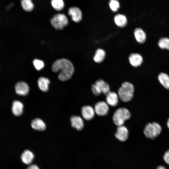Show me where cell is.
Listing matches in <instances>:
<instances>
[{"label":"cell","instance_id":"6da1fadb","mask_svg":"<svg viewBox=\"0 0 169 169\" xmlns=\"http://www.w3.org/2000/svg\"><path fill=\"white\" fill-rule=\"evenodd\" d=\"M53 71L57 72L60 71L58 77L62 81H65L70 79L74 72L73 64L69 60L65 59L57 60L54 62L52 67Z\"/></svg>","mask_w":169,"mask_h":169},{"label":"cell","instance_id":"7a4b0ae2","mask_svg":"<svg viewBox=\"0 0 169 169\" xmlns=\"http://www.w3.org/2000/svg\"><path fill=\"white\" fill-rule=\"evenodd\" d=\"M134 90V86L131 83L127 81L125 82L118 89V96L123 102H129L133 97Z\"/></svg>","mask_w":169,"mask_h":169},{"label":"cell","instance_id":"3957f363","mask_svg":"<svg viewBox=\"0 0 169 169\" xmlns=\"http://www.w3.org/2000/svg\"><path fill=\"white\" fill-rule=\"evenodd\" d=\"M131 114L129 110L124 108L118 109L114 113L113 120L118 126L123 125L125 121L130 119Z\"/></svg>","mask_w":169,"mask_h":169},{"label":"cell","instance_id":"277c9868","mask_svg":"<svg viewBox=\"0 0 169 169\" xmlns=\"http://www.w3.org/2000/svg\"><path fill=\"white\" fill-rule=\"evenodd\" d=\"M162 128L161 125L156 122L149 123L146 125L144 133L148 138L154 139L161 133Z\"/></svg>","mask_w":169,"mask_h":169},{"label":"cell","instance_id":"5b68a950","mask_svg":"<svg viewBox=\"0 0 169 169\" xmlns=\"http://www.w3.org/2000/svg\"><path fill=\"white\" fill-rule=\"evenodd\" d=\"M52 25L56 29L61 30L69 23L68 19L66 15L63 13L55 14L50 19Z\"/></svg>","mask_w":169,"mask_h":169},{"label":"cell","instance_id":"8992f818","mask_svg":"<svg viewBox=\"0 0 169 169\" xmlns=\"http://www.w3.org/2000/svg\"><path fill=\"white\" fill-rule=\"evenodd\" d=\"M92 90L93 94L98 96L103 93L106 94L110 91L109 84L102 79H99L95 81L92 86Z\"/></svg>","mask_w":169,"mask_h":169},{"label":"cell","instance_id":"52a82bcc","mask_svg":"<svg viewBox=\"0 0 169 169\" xmlns=\"http://www.w3.org/2000/svg\"><path fill=\"white\" fill-rule=\"evenodd\" d=\"M95 112L100 116L106 115L109 111V107L107 103L104 101H99L95 106Z\"/></svg>","mask_w":169,"mask_h":169},{"label":"cell","instance_id":"ba28073f","mask_svg":"<svg viewBox=\"0 0 169 169\" xmlns=\"http://www.w3.org/2000/svg\"><path fill=\"white\" fill-rule=\"evenodd\" d=\"M129 132L127 128L123 125L118 126L115 134V137L121 141H125L128 139Z\"/></svg>","mask_w":169,"mask_h":169},{"label":"cell","instance_id":"9c48e42d","mask_svg":"<svg viewBox=\"0 0 169 169\" xmlns=\"http://www.w3.org/2000/svg\"><path fill=\"white\" fill-rule=\"evenodd\" d=\"M68 14L72 20L76 23L79 22L82 18V13L80 9L76 7H72L68 9Z\"/></svg>","mask_w":169,"mask_h":169},{"label":"cell","instance_id":"30bf717a","mask_svg":"<svg viewBox=\"0 0 169 169\" xmlns=\"http://www.w3.org/2000/svg\"><path fill=\"white\" fill-rule=\"evenodd\" d=\"M16 93L19 95L25 96L29 91V87L28 84L23 81L17 82L15 86Z\"/></svg>","mask_w":169,"mask_h":169},{"label":"cell","instance_id":"8fae6325","mask_svg":"<svg viewBox=\"0 0 169 169\" xmlns=\"http://www.w3.org/2000/svg\"><path fill=\"white\" fill-rule=\"evenodd\" d=\"M128 60L130 64L135 67L140 66L143 62L142 56L137 53L131 54L129 56Z\"/></svg>","mask_w":169,"mask_h":169},{"label":"cell","instance_id":"7c38bea8","mask_svg":"<svg viewBox=\"0 0 169 169\" xmlns=\"http://www.w3.org/2000/svg\"><path fill=\"white\" fill-rule=\"evenodd\" d=\"M83 117L88 120L92 119L94 116L95 111L93 108L89 105H86L82 107L81 110Z\"/></svg>","mask_w":169,"mask_h":169},{"label":"cell","instance_id":"4fadbf2b","mask_svg":"<svg viewBox=\"0 0 169 169\" xmlns=\"http://www.w3.org/2000/svg\"><path fill=\"white\" fill-rule=\"evenodd\" d=\"M118 95L115 92L110 91L106 94V103L110 106H115L118 103Z\"/></svg>","mask_w":169,"mask_h":169},{"label":"cell","instance_id":"5bb4252c","mask_svg":"<svg viewBox=\"0 0 169 169\" xmlns=\"http://www.w3.org/2000/svg\"><path fill=\"white\" fill-rule=\"evenodd\" d=\"M134 34L136 40L139 43L143 44L146 41V33L141 28H135Z\"/></svg>","mask_w":169,"mask_h":169},{"label":"cell","instance_id":"9a60e30c","mask_svg":"<svg viewBox=\"0 0 169 169\" xmlns=\"http://www.w3.org/2000/svg\"><path fill=\"white\" fill-rule=\"evenodd\" d=\"M23 105L22 102L18 100L13 101L12 107V111L15 116L21 115L23 113Z\"/></svg>","mask_w":169,"mask_h":169},{"label":"cell","instance_id":"2e32d148","mask_svg":"<svg viewBox=\"0 0 169 169\" xmlns=\"http://www.w3.org/2000/svg\"><path fill=\"white\" fill-rule=\"evenodd\" d=\"M70 121L72 126L79 131L82 130L84 126L83 120L79 116H73L71 117Z\"/></svg>","mask_w":169,"mask_h":169},{"label":"cell","instance_id":"e0dca14e","mask_svg":"<svg viewBox=\"0 0 169 169\" xmlns=\"http://www.w3.org/2000/svg\"><path fill=\"white\" fill-rule=\"evenodd\" d=\"M114 21L116 25L119 27H125L127 23V20L126 16L122 14H118L114 17Z\"/></svg>","mask_w":169,"mask_h":169},{"label":"cell","instance_id":"ac0fdd59","mask_svg":"<svg viewBox=\"0 0 169 169\" xmlns=\"http://www.w3.org/2000/svg\"><path fill=\"white\" fill-rule=\"evenodd\" d=\"M106 52L102 49H98L95 51L93 57V60L96 63H100L102 62L106 56Z\"/></svg>","mask_w":169,"mask_h":169},{"label":"cell","instance_id":"d6986e66","mask_svg":"<svg viewBox=\"0 0 169 169\" xmlns=\"http://www.w3.org/2000/svg\"><path fill=\"white\" fill-rule=\"evenodd\" d=\"M31 125L34 129L39 131H44L46 127L45 123L42 120L39 118L34 119L32 121Z\"/></svg>","mask_w":169,"mask_h":169},{"label":"cell","instance_id":"ffe728a7","mask_svg":"<svg viewBox=\"0 0 169 169\" xmlns=\"http://www.w3.org/2000/svg\"><path fill=\"white\" fill-rule=\"evenodd\" d=\"M33 158V154L28 150L25 151L21 156V159L22 162L28 165L31 163Z\"/></svg>","mask_w":169,"mask_h":169},{"label":"cell","instance_id":"44dd1931","mask_svg":"<svg viewBox=\"0 0 169 169\" xmlns=\"http://www.w3.org/2000/svg\"><path fill=\"white\" fill-rule=\"evenodd\" d=\"M49 83V79L44 77H40L38 80V87L43 92H47L48 90Z\"/></svg>","mask_w":169,"mask_h":169},{"label":"cell","instance_id":"7402d4cb","mask_svg":"<svg viewBox=\"0 0 169 169\" xmlns=\"http://www.w3.org/2000/svg\"><path fill=\"white\" fill-rule=\"evenodd\" d=\"M158 79L161 84L166 89L169 90V76L166 74L161 72L158 76Z\"/></svg>","mask_w":169,"mask_h":169},{"label":"cell","instance_id":"603a6c76","mask_svg":"<svg viewBox=\"0 0 169 169\" xmlns=\"http://www.w3.org/2000/svg\"><path fill=\"white\" fill-rule=\"evenodd\" d=\"M21 4L22 8L26 12L31 11L34 8L32 0H21Z\"/></svg>","mask_w":169,"mask_h":169},{"label":"cell","instance_id":"cb8c5ba5","mask_svg":"<svg viewBox=\"0 0 169 169\" xmlns=\"http://www.w3.org/2000/svg\"><path fill=\"white\" fill-rule=\"evenodd\" d=\"M51 3L53 8L57 11L62 10L64 6L63 0H51Z\"/></svg>","mask_w":169,"mask_h":169},{"label":"cell","instance_id":"d4e9b609","mask_svg":"<svg viewBox=\"0 0 169 169\" xmlns=\"http://www.w3.org/2000/svg\"><path fill=\"white\" fill-rule=\"evenodd\" d=\"M158 44L160 48L169 50V38L166 37L162 38L159 40Z\"/></svg>","mask_w":169,"mask_h":169},{"label":"cell","instance_id":"484cf974","mask_svg":"<svg viewBox=\"0 0 169 169\" xmlns=\"http://www.w3.org/2000/svg\"><path fill=\"white\" fill-rule=\"evenodd\" d=\"M109 7L113 12H117L120 8V3L117 0H110L109 2Z\"/></svg>","mask_w":169,"mask_h":169},{"label":"cell","instance_id":"4316f807","mask_svg":"<svg viewBox=\"0 0 169 169\" xmlns=\"http://www.w3.org/2000/svg\"><path fill=\"white\" fill-rule=\"evenodd\" d=\"M33 64L35 67L38 70H41L44 67V62L41 60L37 59L33 60Z\"/></svg>","mask_w":169,"mask_h":169},{"label":"cell","instance_id":"83f0119b","mask_svg":"<svg viewBox=\"0 0 169 169\" xmlns=\"http://www.w3.org/2000/svg\"><path fill=\"white\" fill-rule=\"evenodd\" d=\"M163 159L169 165V150L165 152L163 156Z\"/></svg>","mask_w":169,"mask_h":169},{"label":"cell","instance_id":"f1b7e54d","mask_svg":"<svg viewBox=\"0 0 169 169\" xmlns=\"http://www.w3.org/2000/svg\"><path fill=\"white\" fill-rule=\"evenodd\" d=\"M27 169H39L38 167L35 165H32L29 166Z\"/></svg>","mask_w":169,"mask_h":169},{"label":"cell","instance_id":"f546056e","mask_svg":"<svg viewBox=\"0 0 169 169\" xmlns=\"http://www.w3.org/2000/svg\"><path fill=\"white\" fill-rule=\"evenodd\" d=\"M156 169H166V168L163 166H158Z\"/></svg>","mask_w":169,"mask_h":169},{"label":"cell","instance_id":"4dcf8cb0","mask_svg":"<svg viewBox=\"0 0 169 169\" xmlns=\"http://www.w3.org/2000/svg\"><path fill=\"white\" fill-rule=\"evenodd\" d=\"M167 125L168 128L169 129V118L168 119L167 121Z\"/></svg>","mask_w":169,"mask_h":169}]
</instances>
